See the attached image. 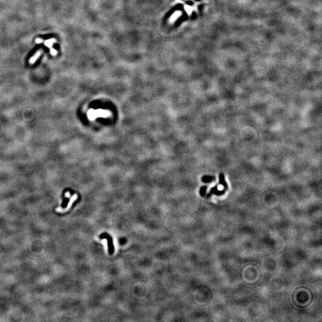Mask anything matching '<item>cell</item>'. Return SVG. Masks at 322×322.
Listing matches in <instances>:
<instances>
[{
    "instance_id": "6da1fadb",
    "label": "cell",
    "mask_w": 322,
    "mask_h": 322,
    "mask_svg": "<svg viewBox=\"0 0 322 322\" xmlns=\"http://www.w3.org/2000/svg\"><path fill=\"white\" fill-rule=\"evenodd\" d=\"M99 238L101 239H107L109 253L110 254V255H112V254L114 253L115 248H114V245H113V239H112V237L109 234H108L106 233H103L101 234L100 235Z\"/></svg>"
},
{
    "instance_id": "7a4b0ae2",
    "label": "cell",
    "mask_w": 322,
    "mask_h": 322,
    "mask_svg": "<svg viewBox=\"0 0 322 322\" xmlns=\"http://www.w3.org/2000/svg\"><path fill=\"white\" fill-rule=\"evenodd\" d=\"M76 197H77L76 195H74V196L70 199V200H69V202L68 205H67V206L66 208H65L64 209H63V208H62L61 207H57V208L56 209V211L58 212H61V213L67 211V210H68V209L71 208V205H72V203L74 202V200H75L76 199Z\"/></svg>"
},
{
    "instance_id": "3957f363",
    "label": "cell",
    "mask_w": 322,
    "mask_h": 322,
    "mask_svg": "<svg viewBox=\"0 0 322 322\" xmlns=\"http://www.w3.org/2000/svg\"><path fill=\"white\" fill-rule=\"evenodd\" d=\"M42 53H43L42 50H38L37 52L35 53V54L33 55V56L32 57L29 59V63L31 64H33L34 63H35L36 61L37 60V59L40 57L41 54Z\"/></svg>"
},
{
    "instance_id": "277c9868",
    "label": "cell",
    "mask_w": 322,
    "mask_h": 322,
    "mask_svg": "<svg viewBox=\"0 0 322 322\" xmlns=\"http://www.w3.org/2000/svg\"><path fill=\"white\" fill-rule=\"evenodd\" d=\"M56 42H57V41L55 38H51V39H48V40L45 41H44V44H45V46L48 47L50 50V49H52L53 48V44H54Z\"/></svg>"
},
{
    "instance_id": "5b68a950",
    "label": "cell",
    "mask_w": 322,
    "mask_h": 322,
    "mask_svg": "<svg viewBox=\"0 0 322 322\" xmlns=\"http://www.w3.org/2000/svg\"><path fill=\"white\" fill-rule=\"evenodd\" d=\"M219 183L224 186L225 189H227V185L224 180V176L222 173L219 174Z\"/></svg>"
},
{
    "instance_id": "8992f818",
    "label": "cell",
    "mask_w": 322,
    "mask_h": 322,
    "mask_svg": "<svg viewBox=\"0 0 322 322\" xmlns=\"http://www.w3.org/2000/svg\"><path fill=\"white\" fill-rule=\"evenodd\" d=\"M224 190L219 191V190H217L216 187H214V188H212L211 190V193H213V194H215L216 195H221L224 194Z\"/></svg>"
},
{
    "instance_id": "52a82bcc",
    "label": "cell",
    "mask_w": 322,
    "mask_h": 322,
    "mask_svg": "<svg viewBox=\"0 0 322 322\" xmlns=\"http://www.w3.org/2000/svg\"><path fill=\"white\" fill-rule=\"evenodd\" d=\"M181 14V11H176V12L172 16L171 18V22H173V21H176V20L178 18V17L180 16Z\"/></svg>"
},
{
    "instance_id": "ba28073f",
    "label": "cell",
    "mask_w": 322,
    "mask_h": 322,
    "mask_svg": "<svg viewBox=\"0 0 322 322\" xmlns=\"http://www.w3.org/2000/svg\"><path fill=\"white\" fill-rule=\"evenodd\" d=\"M206 190H207V187H205V186H204V187H202L200 189V195L201 196H204L205 194V192H206Z\"/></svg>"
},
{
    "instance_id": "9c48e42d",
    "label": "cell",
    "mask_w": 322,
    "mask_h": 322,
    "mask_svg": "<svg viewBox=\"0 0 322 322\" xmlns=\"http://www.w3.org/2000/svg\"><path fill=\"white\" fill-rule=\"evenodd\" d=\"M204 178H206V180H203V181H204V182H205V183L210 182V181H211L213 180V177H209V176H208V177H205Z\"/></svg>"
},
{
    "instance_id": "30bf717a",
    "label": "cell",
    "mask_w": 322,
    "mask_h": 322,
    "mask_svg": "<svg viewBox=\"0 0 322 322\" xmlns=\"http://www.w3.org/2000/svg\"><path fill=\"white\" fill-rule=\"evenodd\" d=\"M50 53L53 56H56L57 54V51L56 49L52 48V49H50Z\"/></svg>"
},
{
    "instance_id": "8fae6325",
    "label": "cell",
    "mask_w": 322,
    "mask_h": 322,
    "mask_svg": "<svg viewBox=\"0 0 322 322\" xmlns=\"http://www.w3.org/2000/svg\"><path fill=\"white\" fill-rule=\"evenodd\" d=\"M192 8H191L190 7H188V6H185V10H186V11H188V13H189H189H190V14L191 13V11H192Z\"/></svg>"
},
{
    "instance_id": "7c38bea8",
    "label": "cell",
    "mask_w": 322,
    "mask_h": 322,
    "mask_svg": "<svg viewBox=\"0 0 322 322\" xmlns=\"http://www.w3.org/2000/svg\"><path fill=\"white\" fill-rule=\"evenodd\" d=\"M42 42H43V40L41 38H37L35 40V42L37 44H40V43H42Z\"/></svg>"
}]
</instances>
